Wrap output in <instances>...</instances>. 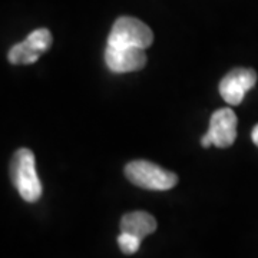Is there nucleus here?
Masks as SVG:
<instances>
[{
  "label": "nucleus",
  "instance_id": "9",
  "mask_svg": "<svg viewBox=\"0 0 258 258\" xmlns=\"http://www.w3.org/2000/svg\"><path fill=\"white\" fill-rule=\"evenodd\" d=\"M141 238L129 234V232H122L120 231L119 237H118V245H119L120 251L126 255H132L135 254L141 247Z\"/></svg>",
  "mask_w": 258,
  "mask_h": 258
},
{
  "label": "nucleus",
  "instance_id": "5",
  "mask_svg": "<svg viewBox=\"0 0 258 258\" xmlns=\"http://www.w3.org/2000/svg\"><path fill=\"white\" fill-rule=\"evenodd\" d=\"M52 45V33L45 28L36 29L23 42L10 47L8 59L12 64H30L49 50Z\"/></svg>",
  "mask_w": 258,
  "mask_h": 258
},
{
  "label": "nucleus",
  "instance_id": "8",
  "mask_svg": "<svg viewBox=\"0 0 258 258\" xmlns=\"http://www.w3.org/2000/svg\"><path fill=\"white\" fill-rule=\"evenodd\" d=\"M157 230V220L145 211L128 212L120 220V231L129 232L141 240Z\"/></svg>",
  "mask_w": 258,
  "mask_h": 258
},
{
  "label": "nucleus",
  "instance_id": "1",
  "mask_svg": "<svg viewBox=\"0 0 258 258\" xmlns=\"http://www.w3.org/2000/svg\"><path fill=\"white\" fill-rule=\"evenodd\" d=\"M10 178L19 195L26 203H36L42 197V182L36 172V161L28 148H20L15 152L10 162Z\"/></svg>",
  "mask_w": 258,
  "mask_h": 258
},
{
  "label": "nucleus",
  "instance_id": "10",
  "mask_svg": "<svg viewBox=\"0 0 258 258\" xmlns=\"http://www.w3.org/2000/svg\"><path fill=\"white\" fill-rule=\"evenodd\" d=\"M251 138H252V142H254V144L258 147V125H255L254 129H252V132H251Z\"/></svg>",
  "mask_w": 258,
  "mask_h": 258
},
{
  "label": "nucleus",
  "instance_id": "6",
  "mask_svg": "<svg viewBox=\"0 0 258 258\" xmlns=\"http://www.w3.org/2000/svg\"><path fill=\"white\" fill-rule=\"evenodd\" d=\"M257 83V72L254 69L237 68L222 78L220 83V93L228 105H240L245 95Z\"/></svg>",
  "mask_w": 258,
  "mask_h": 258
},
{
  "label": "nucleus",
  "instance_id": "3",
  "mask_svg": "<svg viewBox=\"0 0 258 258\" xmlns=\"http://www.w3.org/2000/svg\"><path fill=\"white\" fill-rule=\"evenodd\" d=\"M154 42V33L144 22L131 16L116 19L106 45L148 49Z\"/></svg>",
  "mask_w": 258,
  "mask_h": 258
},
{
  "label": "nucleus",
  "instance_id": "7",
  "mask_svg": "<svg viewBox=\"0 0 258 258\" xmlns=\"http://www.w3.org/2000/svg\"><path fill=\"white\" fill-rule=\"evenodd\" d=\"M105 63L113 74L135 72L147 64V53L141 47L106 45Z\"/></svg>",
  "mask_w": 258,
  "mask_h": 258
},
{
  "label": "nucleus",
  "instance_id": "4",
  "mask_svg": "<svg viewBox=\"0 0 258 258\" xmlns=\"http://www.w3.org/2000/svg\"><path fill=\"white\" fill-rule=\"evenodd\" d=\"M237 139V115L231 108H222L212 113L210 129L201 138V145L210 148L231 147Z\"/></svg>",
  "mask_w": 258,
  "mask_h": 258
},
{
  "label": "nucleus",
  "instance_id": "2",
  "mask_svg": "<svg viewBox=\"0 0 258 258\" xmlns=\"http://www.w3.org/2000/svg\"><path fill=\"white\" fill-rule=\"evenodd\" d=\"M125 175L134 185L151 191H168L178 182V176L149 161H132L125 166Z\"/></svg>",
  "mask_w": 258,
  "mask_h": 258
}]
</instances>
